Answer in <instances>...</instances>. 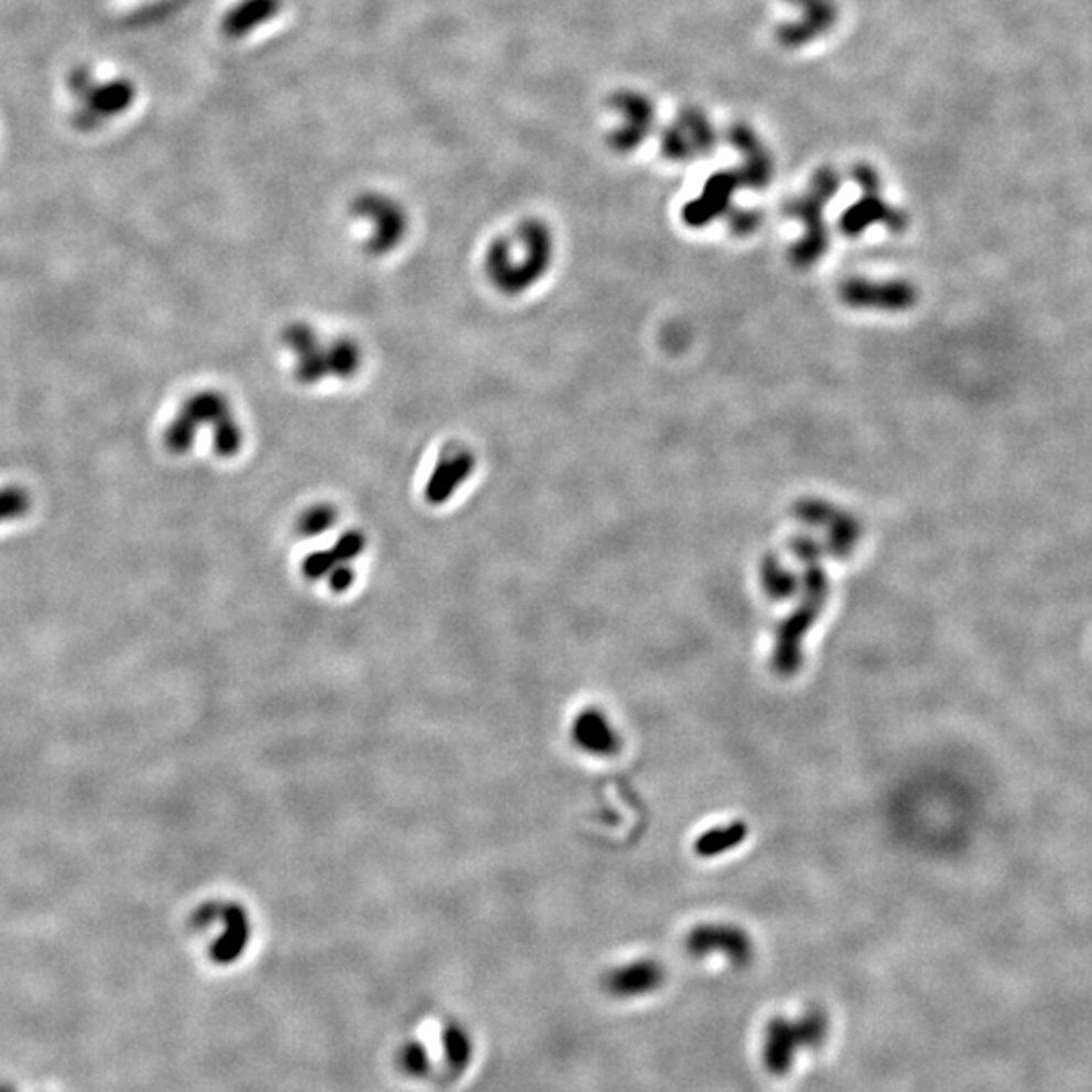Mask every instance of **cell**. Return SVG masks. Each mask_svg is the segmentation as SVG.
<instances>
[{
	"label": "cell",
	"mask_w": 1092,
	"mask_h": 1092,
	"mask_svg": "<svg viewBox=\"0 0 1092 1092\" xmlns=\"http://www.w3.org/2000/svg\"><path fill=\"white\" fill-rule=\"evenodd\" d=\"M553 261V229L539 217H527L510 234L491 239L482 256V273L496 294L515 300L534 290Z\"/></svg>",
	"instance_id": "cell-1"
},
{
	"label": "cell",
	"mask_w": 1092,
	"mask_h": 1092,
	"mask_svg": "<svg viewBox=\"0 0 1092 1092\" xmlns=\"http://www.w3.org/2000/svg\"><path fill=\"white\" fill-rule=\"evenodd\" d=\"M280 343L292 358V377L302 387L348 382L365 367V348L348 334H324L310 322L283 326Z\"/></svg>",
	"instance_id": "cell-2"
},
{
	"label": "cell",
	"mask_w": 1092,
	"mask_h": 1092,
	"mask_svg": "<svg viewBox=\"0 0 1092 1092\" xmlns=\"http://www.w3.org/2000/svg\"><path fill=\"white\" fill-rule=\"evenodd\" d=\"M203 430L210 431L213 452L221 459H234L246 447V431L234 403L221 391L191 394L164 431V447L174 455H186Z\"/></svg>",
	"instance_id": "cell-3"
},
{
	"label": "cell",
	"mask_w": 1092,
	"mask_h": 1092,
	"mask_svg": "<svg viewBox=\"0 0 1092 1092\" xmlns=\"http://www.w3.org/2000/svg\"><path fill=\"white\" fill-rule=\"evenodd\" d=\"M796 553L806 565V577H803V597L799 602L798 609L781 621L775 634L774 653H771V668L781 678H791L798 674L803 663V639L808 636L811 627L820 619L828 595H830V583L828 575L823 573L820 561H818V547L808 539L796 540Z\"/></svg>",
	"instance_id": "cell-4"
},
{
	"label": "cell",
	"mask_w": 1092,
	"mask_h": 1092,
	"mask_svg": "<svg viewBox=\"0 0 1092 1092\" xmlns=\"http://www.w3.org/2000/svg\"><path fill=\"white\" fill-rule=\"evenodd\" d=\"M830 1031V1018L822 1007H810L796 1018H775L763 1044V1062L775 1077L787 1074L801 1050L822 1046Z\"/></svg>",
	"instance_id": "cell-5"
},
{
	"label": "cell",
	"mask_w": 1092,
	"mask_h": 1092,
	"mask_svg": "<svg viewBox=\"0 0 1092 1092\" xmlns=\"http://www.w3.org/2000/svg\"><path fill=\"white\" fill-rule=\"evenodd\" d=\"M350 215L367 225L365 251L372 258L391 256L403 246L411 231L409 210L391 195L367 191L353 198Z\"/></svg>",
	"instance_id": "cell-6"
},
{
	"label": "cell",
	"mask_w": 1092,
	"mask_h": 1092,
	"mask_svg": "<svg viewBox=\"0 0 1092 1092\" xmlns=\"http://www.w3.org/2000/svg\"><path fill=\"white\" fill-rule=\"evenodd\" d=\"M837 185H840L837 174L832 169H823L813 176L806 197L798 198L789 207V215H796L808 229V235L791 251V261H796L798 266H811L828 249V234L822 217L823 207L834 197Z\"/></svg>",
	"instance_id": "cell-7"
},
{
	"label": "cell",
	"mask_w": 1092,
	"mask_h": 1092,
	"mask_svg": "<svg viewBox=\"0 0 1092 1092\" xmlns=\"http://www.w3.org/2000/svg\"><path fill=\"white\" fill-rule=\"evenodd\" d=\"M72 89L75 96L84 101V108L77 111L79 128H96L101 122L120 116L134 104L136 89L130 82H106L94 86L86 69H79L72 75Z\"/></svg>",
	"instance_id": "cell-8"
},
{
	"label": "cell",
	"mask_w": 1092,
	"mask_h": 1092,
	"mask_svg": "<svg viewBox=\"0 0 1092 1092\" xmlns=\"http://www.w3.org/2000/svg\"><path fill=\"white\" fill-rule=\"evenodd\" d=\"M478 455L464 443H447L440 450L423 484V500L430 506H445L474 478Z\"/></svg>",
	"instance_id": "cell-9"
},
{
	"label": "cell",
	"mask_w": 1092,
	"mask_h": 1092,
	"mask_svg": "<svg viewBox=\"0 0 1092 1092\" xmlns=\"http://www.w3.org/2000/svg\"><path fill=\"white\" fill-rule=\"evenodd\" d=\"M688 953L694 959L724 958L733 965H749L755 955L750 934L737 925L728 922H704L690 929L684 941Z\"/></svg>",
	"instance_id": "cell-10"
},
{
	"label": "cell",
	"mask_w": 1092,
	"mask_h": 1092,
	"mask_svg": "<svg viewBox=\"0 0 1092 1092\" xmlns=\"http://www.w3.org/2000/svg\"><path fill=\"white\" fill-rule=\"evenodd\" d=\"M856 181L862 186V198L854 207H850L846 217L842 219L844 231L847 235H858L872 223H884L890 225L888 229L900 231L907 223V217L898 210L890 209L884 203L876 172L872 171L871 166H859L856 169Z\"/></svg>",
	"instance_id": "cell-11"
},
{
	"label": "cell",
	"mask_w": 1092,
	"mask_h": 1092,
	"mask_svg": "<svg viewBox=\"0 0 1092 1092\" xmlns=\"http://www.w3.org/2000/svg\"><path fill=\"white\" fill-rule=\"evenodd\" d=\"M612 108L621 116V123L609 136V147L619 154L631 152L650 134L656 122V111L650 99L638 91H617L612 96Z\"/></svg>",
	"instance_id": "cell-12"
},
{
	"label": "cell",
	"mask_w": 1092,
	"mask_h": 1092,
	"mask_svg": "<svg viewBox=\"0 0 1092 1092\" xmlns=\"http://www.w3.org/2000/svg\"><path fill=\"white\" fill-rule=\"evenodd\" d=\"M714 148V132L709 116L696 108L680 111L675 122L666 130L662 152L670 160L699 159Z\"/></svg>",
	"instance_id": "cell-13"
},
{
	"label": "cell",
	"mask_w": 1092,
	"mask_h": 1092,
	"mask_svg": "<svg viewBox=\"0 0 1092 1092\" xmlns=\"http://www.w3.org/2000/svg\"><path fill=\"white\" fill-rule=\"evenodd\" d=\"M365 551H367L365 532L358 528L344 530L328 549L307 554L302 561V575L307 581H322V579L328 581L338 571L355 569L353 565L356 559H360Z\"/></svg>",
	"instance_id": "cell-14"
},
{
	"label": "cell",
	"mask_w": 1092,
	"mask_h": 1092,
	"mask_svg": "<svg viewBox=\"0 0 1092 1092\" xmlns=\"http://www.w3.org/2000/svg\"><path fill=\"white\" fill-rule=\"evenodd\" d=\"M666 982V967L658 959L629 961L609 971L603 985L615 997H639L653 994Z\"/></svg>",
	"instance_id": "cell-15"
},
{
	"label": "cell",
	"mask_w": 1092,
	"mask_h": 1092,
	"mask_svg": "<svg viewBox=\"0 0 1092 1092\" xmlns=\"http://www.w3.org/2000/svg\"><path fill=\"white\" fill-rule=\"evenodd\" d=\"M799 9L798 21L779 29V41L787 47H801L828 33L835 23V4L832 0H789Z\"/></svg>",
	"instance_id": "cell-16"
},
{
	"label": "cell",
	"mask_w": 1092,
	"mask_h": 1092,
	"mask_svg": "<svg viewBox=\"0 0 1092 1092\" xmlns=\"http://www.w3.org/2000/svg\"><path fill=\"white\" fill-rule=\"evenodd\" d=\"M573 740L593 757H614L621 750V737L602 709L581 711L573 723Z\"/></svg>",
	"instance_id": "cell-17"
},
{
	"label": "cell",
	"mask_w": 1092,
	"mask_h": 1092,
	"mask_svg": "<svg viewBox=\"0 0 1092 1092\" xmlns=\"http://www.w3.org/2000/svg\"><path fill=\"white\" fill-rule=\"evenodd\" d=\"M842 298L850 306L876 307V310H907L915 304L917 294L905 282L872 283L852 280L844 283Z\"/></svg>",
	"instance_id": "cell-18"
},
{
	"label": "cell",
	"mask_w": 1092,
	"mask_h": 1092,
	"mask_svg": "<svg viewBox=\"0 0 1092 1092\" xmlns=\"http://www.w3.org/2000/svg\"><path fill=\"white\" fill-rule=\"evenodd\" d=\"M731 140L743 154V169L738 172L743 185L750 188H763L771 183L774 176V160L769 150L763 147L761 140L750 130L749 126L738 123L731 130Z\"/></svg>",
	"instance_id": "cell-19"
},
{
	"label": "cell",
	"mask_w": 1092,
	"mask_h": 1092,
	"mask_svg": "<svg viewBox=\"0 0 1092 1092\" xmlns=\"http://www.w3.org/2000/svg\"><path fill=\"white\" fill-rule=\"evenodd\" d=\"M738 185H743L738 172L714 174L704 186L702 197L688 205L686 210H684V219L696 227H702L704 223L716 219L721 213H724L726 205H731V197Z\"/></svg>",
	"instance_id": "cell-20"
},
{
	"label": "cell",
	"mask_w": 1092,
	"mask_h": 1092,
	"mask_svg": "<svg viewBox=\"0 0 1092 1092\" xmlns=\"http://www.w3.org/2000/svg\"><path fill=\"white\" fill-rule=\"evenodd\" d=\"M283 0H239L221 21L223 37L244 39L282 13Z\"/></svg>",
	"instance_id": "cell-21"
},
{
	"label": "cell",
	"mask_w": 1092,
	"mask_h": 1092,
	"mask_svg": "<svg viewBox=\"0 0 1092 1092\" xmlns=\"http://www.w3.org/2000/svg\"><path fill=\"white\" fill-rule=\"evenodd\" d=\"M749 835V823L735 822L723 823L718 828H711L704 834H700L694 842V852L699 858L711 859L723 856L726 852H733L740 846Z\"/></svg>",
	"instance_id": "cell-22"
},
{
	"label": "cell",
	"mask_w": 1092,
	"mask_h": 1092,
	"mask_svg": "<svg viewBox=\"0 0 1092 1092\" xmlns=\"http://www.w3.org/2000/svg\"><path fill=\"white\" fill-rule=\"evenodd\" d=\"M225 925L227 931L221 939L213 947V959L219 963H231L239 958V953L247 947L249 941V921H247L246 910L239 907H229L225 910Z\"/></svg>",
	"instance_id": "cell-23"
},
{
	"label": "cell",
	"mask_w": 1092,
	"mask_h": 1092,
	"mask_svg": "<svg viewBox=\"0 0 1092 1092\" xmlns=\"http://www.w3.org/2000/svg\"><path fill=\"white\" fill-rule=\"evenodd\" d=\"M338 525V508L334 504L316 502L306 506L295 520V530L304 539L328 534Z\"/></svg>",
	"instance_id": "cell-24"
},
{
	"label": "cell",
	"mask_w": 1092,
	"mask_h": 1092,
	"mask_svg": "<svg viewBox=\"0 0 1092 1092\" xmlns=\"http://www.w3.org/2000/svg\"><path fill=\"white\" fill-rule=\"evenodd\" d=\"M763 587L774 602H787L799 590L798 577L779 563V559L767 556L761 569Z\"/></svg>",
	"instance_id": "cell-25"
},
{
	"label": "cell",
	"mask_w": 1092,
	"mask_h": 1092,
	"mask_svg": "<svg viewBox=\"0 0 1092 1092\" xmlns=\"http://www.w3.org/2000/svg\"><path fill=\"white\" fill-rule=\"evenodd\" d=\"M33 508L31 494L21 486H4L0 488V525L21 520Z\"/></svg>",
	"instance_id": "cell-26"
},
{
	"label": "cell",
	"mask_w": 1092,
	"mask_h": 1092,
	"mask_svg": "<svg viewBox=\"0 0 1092 1092\" xmlns=\"http://www.w3.org/2000/svg\"><path fill=\"white\" fill-rule=\"evenodd\" d=\"M443 1042H445V1052H447L450 1062L454 1067H464L472 1056V1042H469L466 1031L462 1030L459 1026H450L445 1031Z\"/></svg>",
	"instance_id": "cell-27"
},
{
	"label": "cell",
	"mask_w": 1092,
	"mask_h": 1092,
	"mask_svg": "<svg viewBox=\"0 0 1092 1092\" xmlns=\"http://www.w3.org/2000/svg\"><path fill=\"white\" fill-rule=\"evenodd\" d=\"M428 1064H430V1060H428V1052H425V1048H423V1046H419V1044H409V1046L403 1048V1052H401V1067H403V1070H407L409 1074H415V1077L425 1074Z\"/></svg>",
	"instance_id": "cell-28"
},
{
	"label": "cell",
	"mask_w": 1092,
	"mask_h": 1092,
	"mask_svg": "<svg viewBox=\"0 0 1092 1092\" xmlns=\"http://www.w3.org/2000/svg\"><path fill=\"white\" fill-rule=\"evenodd\" d=\"M759 221H761V217H759L757 213H753V210H747V213H745V210H740V213L735 215L733 229H735L738 235H747L757 229Z\"/></svg>",
	"instance_id": "cell-29"
},
{
	"label": "cell",
	"mask_w": 1092,
	"mask_h": 1092,
	"mask_svg": "<svg viewBox=\"0 0 1092 1092\" xmlns=\"http://www.w3.org/2000/svg\"><path fill=\"white\" fill-rule=\"evenodd\" d=\"M0 1092H13V1089H9V1086H2V1084H0Z\"/></svg>",
	"instance_id": "cell-30"
}]
</instances>
